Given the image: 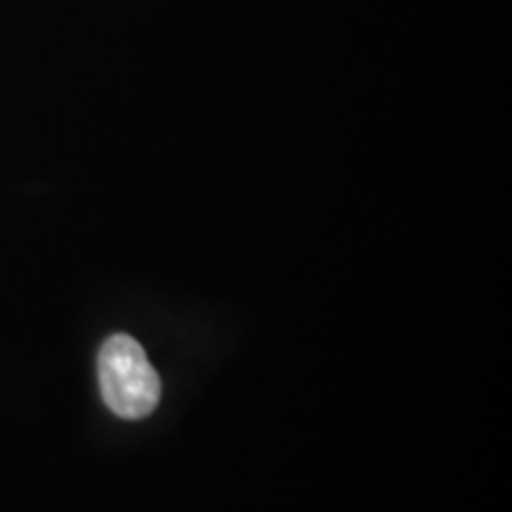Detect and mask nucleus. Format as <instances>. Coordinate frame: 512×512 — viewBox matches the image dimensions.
<instances>
[{
    "label": "nucleus",
    "mask_w": 512,
    "mask_h": 512,
    "mask_svg": "<svg viewBox=\"0 0 512 512\" xmlns=\"http://www.w3.org/2000/svg\"><path fill=\"white\" fill-rule=\"evenodd\" d=\"M100 392L107 408L126 420H140L157 408L162 382L133 337L112 335L98 356Z\"/></svg>",
    "instance_id": "1"
}]
</instances>
